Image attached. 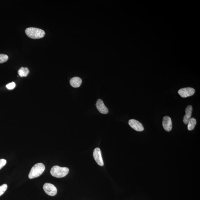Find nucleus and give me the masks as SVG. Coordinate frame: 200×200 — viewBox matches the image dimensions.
<instances>
[{"label":"nucleus","mask_w":200,"mask_h":200,"mask_svg":"<svg viewBox=\"0 0 200 200\" xmlns=\"http://www.w3.org/2000/svg\"><path fill=\"white\" fill-rule=\"evenodd\" d=\"M25 32L29 37L33 39H39L43 38L45 34L44 30L35 28L31 27L26 29Z\"/></svg>","instance_id":"1"},{"label":"nucleus","mask_w":200,"mask_h":200,"mask_svg":"<svg viewBox=\"0 0 200 200\" xmlns=\"http://www.w3.org/2000/svg\"><path fill=\"white\" fill-rule=\"evenodd\" d=\"M69 169L66 167L54 166L51 169L50 173L52 176L57 178H61L68 175Z\"/></svg>","instance_id":"2"},{"label":"nucleus","mask_w":200,"mask_h":200,"mask_svg":"<svg viewBox=\"0 0 200 200\" xmlns=\"http://www.w3.org/2000/svg\"><path fill=\"white\" fill-rule=\"evenodd\" d=\"M45 170V165L42 163H38L32 167L29 175V177L32 179L39 176Z\"/></svg>","instance_id":"3"},{"label":"nucleus","mask_w":200,"mask_h":200,"mask_svg":"<svg viewBox=\"0 0 200 200\" xmlns=\"http://www.w3.org/2000/svg\"><path fill=\"white\" fill-rule=\"evenodd\" d=\"M43 189L47 194L51 196H54L57 193L56 187L51 183H45L43 186Z\"/></svg>","instance_id":"4"},{"label":"nucleus","mask_w":200,"mask_h":200,"mask_svg":"<svg viewBox=\"0 0 200 200\" xmlns=\"http://www.w3.org/2000/svg\"><path fill=\"white\" fill-rule=\"evenodd\" d=\"M195 90L192 87H185L179 90L178 93L182 97H191L195 93Z\"/></svg>","instance_id":"5"},{"label":"nucleus","mask_w":200,"mask_h":200,"mask_svg":"<svg viewBox=\"0 0 200 200\" xmlns=\"http://www.w3.org/2000/svg\"><path fill=\"white\" fill-rule=\"evenodd\" d=\"M93 158L96 162L100 166H103L104 163L103 158H102L101 150L98 148H96L93 151Z\"/></svg>","instance_id":"6"},{"label":"nucleus","mask_w":200,"mask_h":200,"mask_svg":"<svg viewBox=\"0 0 200 200\" xmlns=\"http://www.w3.org/2000/svg\"><path fill=\"white\" fill-rule=\"evenodd\" d=\"M129 124L130 127L136 131L141 132L143 131L144 127L142 124L135 119H130L129 121Z\"/></svg>","instance_id":"7"},{"label":"nucleus","mask_w":200,"mask_h":200,"mask_svg":"<svg viewBox=\"0 0 200 200\" xmlns=\"http://www.w3.org/2000/svg\"><path fill=\"white\" fill-rule=\"evenodd\" d=\"M162 124L164 129L167 132H170L172 128V120L168 116H165L163 118Z\"/></svg>","instance_id":"8"},{"label":"nucleus","mask_w":200,"mask_h":200,"mask_svg":"<svg viewBox=\"0 0 200 200\" xmlns=\"http://www.w3.org/2000/svg\"><path fill=\"white\" fill-rule=\"evenodd\" d=\"M97 108L100 113L102 114H106L108 113V110L104 104L103 100L99 99L97 100L96 105Z\"/></svg>","instance_id":"9"},{"label":"nucleus","mask_w":200,"mask_h":200,"mask_svg":"<svg viewBox=\"0 0 200 200\" xmlns=\"http://www.w3.org/2000/svg\"><path fill=\"white\" fill-rule=\"evenodd\" d=\"M193 111V108L191 105H189L186 108L185 115L183 117V122L185 124H187L191 119Z\"/></svg>","instance_id":"10"},{"label":"nucleus","mask_w":200,"mask_h":200,"mask_svg":"<svg viewBox=\"0 0 200 200\" xmlns=\"http://www.w3.org/2000/svg\"><path fill=\"white\" fill-rule=\"evenodd\" d=\"M82 83V80L80 77H75L71 79L70 84L73 87L76 88L80 87Z\"/></svg>","instance_id":"11"},{"label":"nucleus","mask_w":200,"mask_h":200,"mask_svg":"<svg viewBox=\"0 0 200 200\" xmlns=\"http://www.w3.org/2000/svg\"><path fill=\"white\" fill-rule=\"evenodd\" d=\"M29 71L27 68L21 67L18 71V74L21 77H26L29 74Z\"/></svg>","instance_id":"12"},{"label":"nucleus","mask_w":200,"mask_h":200,"mask_svg":"<svg viewBox=\"0 0 200 200\" xmlns=\"http://www.w3.org/2000/svg\"><path fill=\"white\" fill-rule=\"evenodd\" d=\"M197 124V120L194 118H191L187 124V129L189 130H192Z\"/></svg>","instance_id":"13"},{"label":"nucleus","mask_w":200,"mask_h":200,"mask_svg":"<svg viewBox=\"0 0 200 200\" xmlns=\"http://www.w3.org/2000/svg\"><path fill=\"white\" fill-rule=\"evenodd\" d=\"M8 60V56L7 55L3 54H0V64H3L7 62Z\"/></svg>","instance_id":"14"},{"label":"nucleus","mask_w":200,"mask_h":200,"mask_svg":"<svg viewBox=\"0 0 200 200\" xmlns=\"http://www.w3.org/2000/svg\"><path fill=\"white\" fill-rule=\"evenodd\" d=\"M8 188L7 184H4L0 186V196L3 195Z\"/></svg>","instance_id":"15"},{"label":"nucleus","mask_w":200,"mask_h":200,"mask_svg":"<svg viewBox=\"0 0 200 200\" xmlns=\"http://www.w3.org/2000/svg\"><path fill=\"white\" fill-rule=\"evenodd\" d=\"M15 83L14 82L9 83V84H8L7 85H6V87H7V88L9 90L13 89L15 88Z\"/></svg>","instance_id":"16"},{"label":"nucleus","mask_w":200,"mask_h":200,"mask_svg":"<svg viewBox=\"0 0 200 200\" xmlns=\"http://www.w3.org/2000/svg\"><path fill=\"white\" fill-rule=\"evenodd\" d=\"M7 161L5 159H2L0 160V169H1L5 166L6 164H7Z\"/></svg>","instance_id":"17"}]
</instances>
